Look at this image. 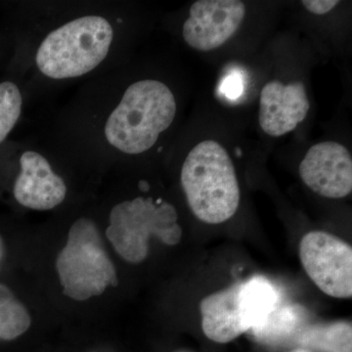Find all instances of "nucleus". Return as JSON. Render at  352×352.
<instances>
[{
  "mask_svg": "<svg viewBox=\"0 0 352 352\" xmlns=\"http://www.w3.org/2000/svg\"><path fill=\"white\" fill-rule=\"evenodd\" d=\"M175 115V97L168 85L159 80H139L127 88L109 116L106 139L126 154L147 152L171 126Z\"/></svg>",
  "mask_w": 352,
  "mask_h": 352,
  "instance_id": "nucleus-1",
  "label": "nucleus"
},
{
  "mask_svg": "<svg viewBox=\"0 0 352 352\" xmlns=\"http://www.w3.org/2000/svg\"><path fill=\"white\" fill-rule=\"evenodd\" d=\"M182 185L192 212L205 223H223L239 208L232 160L217 141H201L190 151L182 166Z\"/></svg>",
  "mask_w": 352,
  "mask_h": 352,
  "instance_id": "nucleus-2",
  "label": "nucleus"
},
{
  "mask_svg": "<svg viewBox=\"0 0 352 352\" xmlns=\"http://www.w3.org/2000/svg\"><path fill=\"white\" fill-rule=\"evenodd\" d=\"M112 25L101 16H85L51 32L38 47L39 71L53 80L85 75L107 57L112 45Z\"/></svg>",
  "mask_w": 352,
  "mask_h": 352,
  "instance_id": "nucleus-3",
  "label": "nucleus"
},
{
  "mask_svg": "<svg viewBox=\"0 0 352 352\" xmlns=\"http://www.w3.org/2000/svg\"><path fill=\"white\" fill-rule=\"evenodd\" d=\"M56 270L65 296L83 302L118 287L117 271L91 219L74 222L68 240L58 254Z\"/></svg>",
  "mask_w": 352,
  "mask_h": 352,
  "instance_id": "nucleus-4",
  "label": "nucleus"
},
{
  "mask_svg": "<svg viewBox=\"0 0 352 352\" xmlns=\"http://www.w3.org/2000/svg\"><path fill=\"white\" fill-rule=\"evenodd\" d=\"M177 220L176 208L168 201L138 197L112 208L106 237L124 261L140 263L147 258L150 238L168 245L182 241V228Z\"/></svg>",
  "mask_w": 352,
  "mask_h": 352,
  "instance_id": "nucleus-5",
  "label": "nucleus"
},
{
  "mask_svg": "<svg viewBox=\"0 0 352 352\" xmlns=\"http://www.w3.org/2000/svg\"><path fill=\"white\" fill-rule=\"evenodd\" d=\"M300 258L312 282L326 295L352 296V248L344 240L324 231L303 236Z\"/></svg>",
  "mask_w": 352,
  "mask_h": 352,
  "instance_id": "nucleus-6",
  "label": "nucleus"
},
{
  "mask_svg": "<svg viewBox=\"0 0 352 352\" xmlns=\"http://www.w3.org/2000/svg\"><path fill=\"white\" fill-rule=\"evenodd\" d=\"M245 15L244 2L239 0H199L183 25V38L194 50H215L237 32Z\"/></svg>",
  "mask_w": 352,
  "mask_h": 352,
  "instance_id": "nucleus-7",
  "label": "nucleus"
},
{
  "mask_svg": "<svg viewBox=\"0 0 352 352\" xmlns=\"http://www.w3.org/2000/svg\"><path fill=\"white\" fill-rule=\"evenodd\" d=\"M302 182L322 197L340 199L352 190L351 153L333 141L315 144L308 150L300 166Z\"/></svg>",
  "mask_w": 352,
  "mask_h": 352,
  "instance_id": "nucleus-8",
  "label": "nucleus"
},
{
  "mask_svg": "<svg viewBox=\"0 0 352 352\" xmlns=\"http://www.w3.org/2000/svg\"><path fill=\"white\" fill-rule=\"evenodd\" d=\"M310 103L302 82L284 85L272 80L264 85L259 100V124L273 138L293 131L307 118Z\"/></svg>",
  "mask_w": 352,
  "mask_h": 352,
  "instance_id": "nucleus-9",
  "label": "nucleus"
},
{
  "mask_svg": "<svg viewBox=\"0 0 352 352\" xmlns=\"http://www.w3.org/2000/svg\"><path fill=\"white\" fill-rule=\"evenodd\" d=\"M20 175L14 185V196L20 205L34 210H48L63 203L66 184L43 155L25 152L20 157Z\"/></svg>",
  "mask_w": 352,
  "mask_h": 352,
  "instance_id": "nucleus-10",
  "label": "nucleus"
},
{
  "mask_svg": "<svg viewBox=\"0 0 352 352\" xmlns=\"http://www.w3.org/2000/svg\"><path fill=\"white\" fill-rule=\"evenodd\" d=\"M241 288L242 282H236L201 300V329L208 339L227 344L247 333L240 311Z\"/></svg>",
  "mask_w": 352,
  "mask_h": 352,
  "instance_id": "nucleus-11",
  "label": "nucleus"
},
{
  "mask_svg": "<svg viewBox=\"0 0 352 352\" xmlns=\"http://www.w3.org/2000/svg\"><path fill=\"white\" fill-rule=\"evenodd\" d=\"M312 320L311 312L302 305H279L261 325L248 333L261 344L272 346L295 344L298 336Z\"/></svg>",
  "mask_w": 352,
  "mask_h": 352,
  "instance_id": "nucleus-12",
  "label": "nucleus"
},
{
  "mask_svg": "<svg viewBox=\"0 0 352 352\" xmlns=\"http://www.w3.org/2000/svg\"><path fill=\"white\" fill-rule=\"evenodd\" d=\"M280 296L274 285L264 276H254L242 282L240 311L245 331L258 327L268 315L279 307Z\"/></svg>",
  "mask_w": 352,
  "mask_h": 352,
  "instance_id": "nucleus-13",
  "label": "nucleus"
},
{
  "mask_svg": "<svg viewBox=\"0 0 352 352\" xmlns=\"http://www.w3.org/2000/svg\"><path fill=\"white\" fill-rule=\"evenodd\" d=\"M295 344L321 352H352L351 322L309 324L298 336Z\"/></svg>",
  "mask_w": 352,
  "mask_h": 352,
  "instance_id": "nucleus-14",
  "label": "nucleus"
},
{
  "mask_svg": "<svg viewBox=\"0 0 352 352\" xmlns=\"http://www.w3.org/2000/svg\"><path fill=\"white\" fill-rule=\"evenodd\" d=\"M27 308L8 287L0 284V340L17 339L31 327Z\"/></svg>",
  "mask_w": 352,
  "mask_h": 352,
  "instance_id": "nucleus-15",
  "label": "nucleus"
},
{
  "mask_svg": "<svg viewBox=\"0 0 352 352\" xmlns=\"http://www.w3.org/2000/svg\"><path fill=\"white\" fill-rule=\"evenodd\" d=\"M23 98L15 83H0V143L10 133L19 120Z\"/></svg>",
  "mask_w": 352,
  "mask_h": 352,
  "instance_id": "nucleus-16",
  "label": "nucleus"
},
{
  "mask_svg": "<svg viewBox=\"0 0 352 352\" xmlns=\"http://www.w3.org/2000/svg\"><path fill=\"white\" fill-rule=\"evenodd\" d=\"M340 1L337 0H303L302 4L310 13L324 15L332 11Z\"/></svg>",
  "mask_w": 352,
  "mask_h": 352,
  "instance_id": "nucleus-17",
  "label": "nucleus"
},
{
  "mask_svg": "<svg viewBox=\"0 0 352 352\" xmlns=\"http://www.w3.org/2000/svg\"><path fill=\"white\" fill-rule=\"evenodd\" d=\"M3 254H4L3 240H2L1 236H0V263H1L2 258H3Z\"/></svg>",
  "mask_w": 352,
  "mask_h": 352,
  "instance_id": "nucleus-18",
  "label": "nucleus"
},
{
  "mask_svg": "<svg viewBox=\"0 0 352 352\" xmlns=\"http://www.w3.org/2000/svg\"><path fill=\"white\" fill-rule=\"evenodd\" d=\"M289 352H312L309 351V349H302V347H300V349H294V351Z\"/></svg>",
  "mask_w": 352,
  "mask_h": 352,
  "instance_id": "nucleus-19",
  "label": "nucleus"
},
{
  "mask_svg": "<svg viewBox=\"0 0 352 352\" xmlns=\"http://www.w3.org/2000/svg\"><path fill=\"white\" fill-rule=\"evenodd\" d=\"M175 352H192V351H175Z\"/></svg>",
  "mask_w": 352,
  "mask_h": 352,
  "instance_id": "nucleus-20",
  "label": "nucleus"
}]
</instances>
